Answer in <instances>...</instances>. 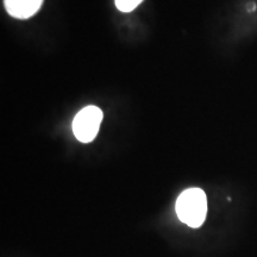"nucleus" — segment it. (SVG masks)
<instances>
[{
  "label": "nucleus",
  "mask_w": 257,
  "mask_h": 257,
  "mask_svg": "<svg viewBox=\"0 0 257 257\" xmlns=\"http://www.w3.org/2000/svg\"><path fill=\"white\" fill-rule=\"evenodd\" d=\"M179 219L188 226H201L207 214V199L200 188H188L180 194L175 204Z\"/></svg>",
  "instance_id": "nucleus-1"
},
{
  "label": "nucleus",
  "mask_w": 257,
  "mask_h": 257,
  "mask_svg": "<svg viewBox=\"0 0 257 257\" xmlns=\"http://www.w3.org/2000/svg\"><path fill=\"white\" fill-rule=\"evenodd\" d=\"M102 120V111L96 106L82 108L73 120V133L76 140L82 143H89L99 133Z\"/></svg>",
  "instance_id": "nucleus-2"
},
{
  "label": "nucleus",
  "mask_w": 257,
  "mask_h": 257,
  "mask_svg": "<svg viewBox=\"0 0 257 257\" xmlns=\"http://www.w3.org/2000/svg\"><path fill=\"white\" fill-rule=\"evenodd\" d=\"M5 9L12 17L27 19L40 10L43 0H4Z\"/></svg>",
  "instance_id": "nucleus-3"
},
{
  "label": "nucleus",
  "mask_w": 257,
  "mask_h": 257,
  "mask_svg": "<svg viewBox=\"0 0 257 257\" xmlns=\"http://www.w3.org/2000/svg\"><path fill=\"white\" fill-rule=\"evenodd\" d=\"M142 2L143 0H115V6L121 12H131Z\"/></svg>",
  "instance_id": "nucleus-4"
}]
</instances>
